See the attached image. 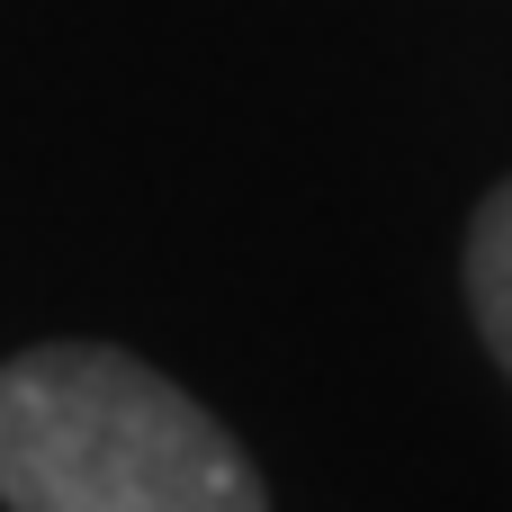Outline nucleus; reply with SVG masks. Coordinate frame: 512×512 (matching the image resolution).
<instances>
[{
  "mask_svg": "<svg viewBox=\"0 0 512 512\" xmlns=\"http://www.w3.org/2000/svg\"><path fill=\"white\" fill-rule=\"evenodd\" d=\"M0 504L9 512H270L243 441L162 369L108 342H36L0 360Z\"/></svg>",
  "mask_w": 512,
  "mask_h": 512,
  "instance_id": "1",
  "label": "nucleus"
},
{
  "mask_svg": "<svg viewBox=\"0 0 512 512\" xmlns=\"http://www.w3.org/2000/svg\"><path fill=\"white\" fill-rule=\"evenodd\" d=\"M468 306H477L486 351L504 360V378H512V180L477 207V225H468Z\"/></svg>",
  "mask_w": 512,
  "mask_h": 512,
  "instance_id": "2",
  "label": "nucleus"
}]
</instances>
